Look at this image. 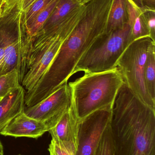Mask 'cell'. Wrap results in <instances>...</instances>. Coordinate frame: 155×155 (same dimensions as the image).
Returning <instances> with one entry per match:
<instances>
[{"label":"cell","instance_id":"obj_1","mask_svg":"<svg viewBox=\"0 0 155 155\" xmlns=\"http://www.w3.org/2000/svg\"><path fill=\"white\" fill-rule=\"evenodd\" d=\"M113 0H92L85 6L81 18L65 41L38 85L25 96V107L32 106L68 83L83 55L106 33Z\"/></svg>","mask_w":155,"mask_h":155},{"label":"cell","instance_id":"obj_2","mask_svg":"<svg viewBox=\"0 0 155 155\" xmlns=\"http://www.w3.org/2000/svg\"><path fill=\"white\" fill-rule=\"evenodd\" d=\"M111 125L115 155H155V109L125 84L116 100Z\"/></svg>","mask_w":155,"mask_h":155},{"label":"cell","instance_id":"obj_3","mask_svg":"<svg viewBox=\"0 0 155 155\" xmlns=\"http://www.w3.org/2000/svg\"><path fill=\"white\" fill-rule=\"evenodd\" d=\"M124 84L117 67L100 72L84 73L68 85L71 105L79 121L98 110H113Z\"/></svg>","mask_w":155,"mask_h":155},{"label":"cell","instance_id":"obj_4","mask_svg":"<svg viewBox=\"0 0 155 155\" xmlns=\"http://www.w3.org/2000/svg\"><path fill=\"white\" fill-rule=\"evenodd\" d=\"M133 41L128 23L122 28L106 33L83 55L72 75L79 72H100L115 68L118 59Z\"/></svg>","mask_w":155,"mask_h":155},{"label":"cell","instance_id":"obj_5","mask_svg":"<svg viewBox=\"0 0 155 155\" xmlns=\"http://www.w3.org/2000/svg\"><path fill=\"white\" fill-rule=\"evenodd\" d=\"M155 43L150 37L139 38L132 42L116 63L124 84L143 104L155 109V101L148 94L144 81V69L148 51Z\"/></svg>","mask_w":155,"mask_h":155},{"label":"cell","instance_id":"obj_6","mask_svg":"<svg viewBox=\"0 0 155 155\" xmlns=\"http://www.w3.org/2000/svg\"><path fill=\"white\" fill-rule=\"evenodd\" d=\"M70 89L68 83H65L43 100L32 106L25 107L24 113L43 123L49 131L56 125L70 107Z\"/></svg>","mask_w":155,"mask_h":155},{"label":"cell","instance_id":"obj_7","mask_svg":"<svg viewBox=\"0 0 155 155\" xmlns=\"http://www.w3.org/2000/svg\"><path fill=\"white\" fill-rule=\"evenodd\" d=\"M113 115V110H98L80 121L75 155H95Z\"/></svg>","mask_w":155,"mask_h":155},{"label":"cell","instance_id":"obj_8","mask_svg":"<svg viewBox=\"0 0 155 155\" xmlns=\"http://www.w3.org/2000/svg\"><path fill=\"white\" fill-rule=\"evenodd\" d=\"M68 37L59 36L54 38L38 54L21 84L25 91V95L31 93L40 84L62 45Z\"/></svg>","mask_w":155,"mask_h":155},{"label":"cell","instance_id":"obj_9","mask_svg":"<svg viewBox=\"0 0 155 155\" xmlns=\"http://www.w3.org/2000/svg\"><path fill=\"white\" fill-rule=\"evenodd\" d=\"M80 121L70 104V107L56 125L48 132L52 140L71 155H75Z\"/></svg>","mask_w":155,"mask_h":155},{"label":"cell","instance_id":"obj_10","mask_svg":"<svg viewBox=\"0 0 155 155\" xmlns=\"http://www.w3.org/2000/svg\"><path fill=\"white\" fill-rule=\"evenodd\" d=\"M48 131L47 127L43 123L28 116L23 111L6 125L0 132V134L37 139Z\"/></svg>","mask_w":155,"mask_h":155},{"label":"cell","instance_id":"obj_11","mask_svg":"<svg viewBox=\"0 0 155 155\" xmlns=\"http://www.w3.org/2000/svg\"><path fill=\"white\" fill-rule=\"evenodd\" d=\"M25 91L22 85L11 90L0 100V132L25 108Z\"/></svg>","mask_w":155,"mask_h":155},{"label":"cell","instance_id":"obj_12","mask_svg":"<svg viewBox=\"0 0 155 155\" xmlns=\"http://www.w3.org/2000/svg\"><path fill=\"white\" fill-rule=\"evenodd\" d=\"M5 37L4 54L0 60V76L16 68L18 59V25L15 22L3 26Z\"/></svg>","mask_w":155,"mask_h":155},{"label":"cell","instance_id":"obj_13","mask_svg":"<svg viewBox=\"0 0 155 155\" xmlns=\"http://www.w3.org/2000/svg\"><path fill=\"white\" fill-rule=\"evenodd\" d=\"M128 23L131 27L133 40L150 37L147 21L143 9L138 7L133 0H126Z\"/></svg>","mask_w":155,"mask_h":155},{"label":"cell","instance_id":"obj_14","mask_svg":"<svg viewBox=\"0 0 155 155\" xmlns=\"http://www.w3.org/2000/svg\"><path fill=\"white\" fill-rule=\"evenodd\" d=\"M79 6L81 5L73 0H59L42 30L36 35L45 33L61 24Z\"/></svg>","mask_w":155,"mask_h":155},{"label":"cell","instance_id":"obj_15","mask_svg":"<svg viewBox=\"0 0 155 155\" xmlns=\"http://www.w3.org/2000/svg\"><path fill=\"white\" fill-rule=\"evenodd\" d=\"M128 23L126 0H113L108 16L106 33L122 28Z\"/></svg>","mask_w":155,"mask_h":155},{"label":"cell","instance_id":"obj_16","mask_svg":"<svg viewBox=\"0 0 155 155\" xmlns=\"http://www.w3.org/2000/svg\"><path fill=\"white\" fill-rule=\"evenodd\" d=\"M144 81L148 94L155 101V43L151 45L148 51L145 66Z\"/></svg>","mask_w":155,"mask_h":155},{"label":"cell","instance_id":"obj_17","mask_svg":"<svg viewBox=\"0 0 155 155\" xmlns=\"http://www.w3.org/2000/svg\"><path fill=\"white\" fill-rule=\"evenodd\" d=\"M16 69L0 76V97L2 98L11 90L21 86Z\"/></svg>","mask_w":155,"mask_h":155},{"label":"cell","instance_id":"obj_18","mask_svg":"<svg viewBox=\"0 0 155 155\" xmlns=\"http://www.w3.org/2000/svg\"><path fill=\"white\" fill-rule=\"evenodd\" d=\"M111 124L105 131L95 155H115Z\"/></svg>","mask_w":155,"mask_h":155},{"label":"cell","instance_id":"obj_19","mask_svg":"<svg viewBox=\"0 0 155 155\" xmlns=\"http://www.w3.org/2000/svg\"><path fill=\"white\" fill-rule=\"evenodd\" d=\"M54 0H36L31 7L24 13V20L25 28L30 25L35 17L49 5Z\"/></svg>","mask_w":155,"mask_h":155},{"label":"cell","instance_id":"obj_20","mask_svg":"<svg viewBox=\"0 0 155 155\" xmlns=\"http://www.w3.org/2000/svg\"><path fill=\"white\" fill-rule=\"evenodd\" d=\"M143 11L151 39L155 41V9L145 7Z\"/></svg>","mask_w":155,"mask_h":155},{"label":"cell","instance_id":"obj_21","mask_svg":"<svg viewBox=\"0 0 155 155\" xmlns=\"http://www.w3.org/2000/svg\"><path fill=\"white\" fill-rule=\"evenodd\" d=\"M48 150L50 155H71L52 139L49 144Z\"/></svg>","mask_w":155,"mask_h":155},{"label":"cell","instance_id":"obj_22","mask_svg":"<svg viewBox=\"0 0 155 155\" xmlns=\"http://www.w3.org/2000/svg\"><path fill=\"white\" fill-rule=\"evenodd\" d=\"M135 3L141 8H148L155 9V0H133Z\"/></svg>","mask_w":155,"mask_h":155},{"label":"cell","instance_id":"obj_23","mask_svg":"<svg viewBox=\"0 0 155 155\" xmlns=\"http://www.w3.org/2000/svg\"><path fill=\"white\" fill-rule=\"evenodd\" d=\"M81 5H84L91 2L92 0H73Z\"/></svg>","mask_w":155,"mask_h":155},{"label":"cell","instance_id":"obj_24","mask_svg":"<svg viewBox=\"0 0 155 155\" xmlns=\"http://www.w3.org/2000/svg\"><path fill=\"white\" fill-rule=\"evenodd\" d=\"M5 3V0H0V16H2L3 8Z\"/></svg>","mask_w":155,"mask_h":155},{"label":"cell","instance_id":"obj_25","mask_svg":"<svg viewBox=\"0 0 155 155\" xmlns=\"http://www.w3.org/2000/svg\"><path fill=\"white\" fill-rule=\"evenodd\" d=\"M0 155H4L3 146L1 141H0Z\"/></svg>","mask_w":155,"mask_h":155},{"label":"cell","instance_id":"obj_26","mask_svg":"<svg viewBox=\"0 0 155 155\" xmlns=\"http://www.w3.org/2000/svg\"><path fill=\"white\" fill-rule=\"evenodd\" d=\"M1 99H2V98H1V97H0V100H1Z\"/></svg>","mask_w":155,"mask_h":155},{"label":"cell","instance_id":"obj_27","mask_svg":"<svg viewBox=\"0 0 155 155\" xmlns=\"http://www.w3.org/2000/svg\"><path fill=\"white\" fill-rule=\"evenodd\" d=\"M21 155V154H18V155Z\"/></svg>","mask_w":155,"mask_h":155},{"label":"cell","instance_id":"obj_28","mask_svg":"<svg viewBox=\"0 0 155 155\" xmlns=\"http://www.w3.org/2000/svg\"><path fill=\"white\" fill-rule=\"evenodd\" d=\"M1 16H0V19H1Z\"/></svg>","mask_w":155,"mask_h":155}]
</instances>
